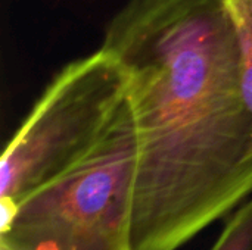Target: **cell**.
Returning a JSON list of instances; mask_svg holds the SVG:
<instances>
[{
  "label": "cell",
  "instance_id": "obj_1",
  "mask_svg": "<svg viewBox=\"0 0 252 250\" xmlns=\"http://www.w3.org/2000/svg\"><path fill=\"white\" fill-rule=\"evenodd\" d=\"M102 47L137 134L133 250H177L252 196V111L226 0H128Z\"/></svg>",
  "mask_w": 252,
  "mask_h": 250
},
{
  "label": "cell",
  "instance_id": "obj_2",
  "mask_svg": "<svg viewBox=\"0 0 252 250\" xmlns=\"http://www.w3.org/2000/svg\"><path fill=\"white\" fill-rule=\"evenodd\" d=\"M137 134L127 105L81 161L1 206L0 250H133Z\"/></svg>",
  "mask_w": 252,
  "mask_h": 250
},
{
  "label": "cell",
  "instance_id": "obj_3",
  "mask_svg": "<svg viewBox=\"0 0 252 250\" xmlns=\"http://www.w3.org/2000/svg\"><path fill=\"white\" fill-rule=\"evenodd\" d=\"M128 100L124 66L105 47L66 63L4 147L0 205H10L87 156Z\"/></svg>",
  "mask_w": 252,
  "mask_h": 250
},
{
  "label": "cell",
  "instance_id": "obj_4",
  "mask_svg": "<svg viewBox=\"0 0 252 250\" xmlns=\"http://www.w3.org/2000/svg\"><path fill=\"white\" fill-rule=\"evenodd\" d=\"M235 21L244 65V85L252 111V0H226Z\"/></svg>",
  "mask_w": 252,
  "mask_h": 250
},
{
  "label": "cell",
  "instance_id": "obj_5",
  "mask_svg": "<svg viewBox=\"0 0 252 250\" xmlns=\"http://www.w3.org/2000/svg\"><path fill=\"white\" fill-rule=\"evenodd\" d=\"M210 250H252V196L233 212Z\"/></svg>",
  "mask_w": 252,
  "mask_h": 250
}]
</instances>
